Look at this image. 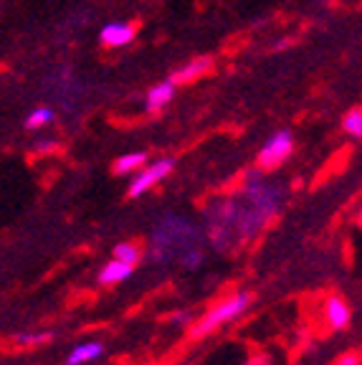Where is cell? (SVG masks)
<instances>
[{
    "label": "cell",
    "mask_w": 362,
    "mask_h": 365,
    "mask_svg": "<svg viewBox=\"0 0 362 365\" xmlns=\"http://www.w3.org/2000/svg\"><path fill=\"white\" fill-rule=\"evenodd\" d=\"M291 150H294V137H291V132H289V130L274 132L267 143H264V148L259 150L256 168H261L264 173H267V170H276L284 160L291 155Z\"/></svg>",
    "instance_id": "cell-3"
},
{
    "label": "cell",
    "mask_w": 362,
    "mask_h": 365,
    "mask_svg": "<svg viewBox=\"0 0 362 365\" xmlns=\"http://www.w3.org/2000/svg\"><path fill=\"white\" fill-rule=\"evenodd\" d=\"M200 244V231L192 226L187 218L177 216V213H167L160 218L155 226L152 236H150V251L148 257L155 264H170L185 254L187 249Z\"/></svg>",
    "instance_id": "cell-1"
},
{
    "label": "cell",
    "mask_w": 362,
    "mask_h": 365,
    "mask_svg": "<svg viewBox=\"0 0 362 365\" xmlns=\"http://www.w3.org/2000/svg\"><path fill=\"white\" fill-rule=\"evenodd\" d=\"M51 120H53V112H51V109H48V107H38L36 112L29 114V120H26V127H29V130H38V127L48 125Z\"/></svg>",
    "instance_id": "cell-15"
},
{
    "label": "cell",
    "mask_w": 362,
    "mask_h": 365,
    "mask_svg": "<svg viewBox=\"0 0 362 365\" xmlns=\"http://www.w3.org/2000/svg\"><path fill=\"white\" fill-rule=\"evenodd\" d=\"M172 97H175V84H172L170 79L160 81V84H155L152 89L148 91V109L150 112H160L165 104L172 102Z\"/></svg>",
    "instance_id": "cell-9"
},
{
    "label": "cell",
    "mask_w": 362,
    "mask_h": 365,
    "mask_svg": "<svg viewBox=\"0 0 362 365\" xmlns=\"http://www.w3.org/2000/svg\"><path fill=\"white\" fill-rule=\"evenodd\" d=\"M140 249H137L135 244H130V241H125V244H117L114 246V259H119V262H127L135 267L137 262H140Z\"/></svg>",
    "instance_id": "cell-14"
},
{
    "label": "cell",
    "mask_w": 362,
    "mask_h": 365,
    "mask_svg": "<svg viewBox=\"0 0 362 365\" xmlns=\"http://www.w3.org/2000/svg\"><path fill=\"white\" fill-rule=\"evenodd\" d=\"M145 165H148V155L145 153H127L114 163V173H117V175H125V173H135Z\"/></svg>",
    "instance_id": "cell-11"
},
{
    "label": "cell",
    "mask_w": 362,
    "mask_h": 365,
    "mask_svg": "<svg viewBox=\"0 0 362 365\" xmlns=\"http://www.w3.org/2000/svg\"><path fill=\"white\" fill-rule=\"evenodd\" d=\"M203 262H205V251L200 249V244L192 246V249H187L185 254L177 259V264H180L182 269H187V272H195V269H198Z\"/></svg>",
    "instance_id": "cell-12"
},
{
    "label": "cell",
    "mask_w": 362,
    "mask_h": 365,
    "mask_svg": "<svg viewBox=\"0 0 362 365\" xmlns=\"http://www.w3.org/2000/svg\"><path fill=\"white\" fill-rule=\"evenodd\" d=\"M104 355V345L102 342H81L76 345L71 353L66 355V365H86V363H94Z\"/></svg>",
    "instance_id": "cell-8"
},
{
    "label": "cell",
    "mask_w": 362,
    "mask_h": 365,
    "mask_svg": "<svg viewBox=\"0 0 362 365\" xmlns=\"http://www.w3.org/2000/svg\"><path fill=\"white\" fill-rule=\"evenodd\" d=\"M135 274V267L127 262H119V259H112L109 264H104L102 272H99V284H107V287H114V284H122L127 282Z\"/></svg>",
    "instance_id": "cell-7"
},
{
    "label": "cell",
    "mask_w": 362,
    "mask_h": 365,
    "mask_svg": "<svg viewBox=\"0 0 362 365\" xmlns=\"http://www.w3.org/2000/svg\"><path fill=\"white\" fill-rule=\"evenodd\" d=\"M251 302H254V297H251L249 292H236V294L221 299V302L215 304V307H210L208 312L192 325L190 337H205V335H210V332L221 330L223 325H228V322H233L236 317H241V314L251 307Z\"/></svg>",
    "instance_id": "cell-2"
},
{
    "label": "cell",
    "mask_w": 362,
    "mask_h": 365,
    "mask_svg": "<svg viewBox=\"0 0 362 365\" xmlns=\"http://www.w3.org/2000/svg\"><path fill=\"white\" fill-rule=\"evenodd\" d=\"M172 322H175V325H187V322H190V314H175Z\"/></svg>",
    "instance_id": "cell-18"
},
{
    "label": "cell",
    "mask_w": 362,
    "mask_h": 365,
    "mask_svg": "<svg viewBox=\"0 0 362 365\" xmlns=\"http://www.w3.org/2000/svg\"><path fill=\"white\" fill-rule=\"evenodd\" d=\"M172 168H175V160H170V158L155 160V163H150V165L140 168V173L135 175V180L130 182L127 195H130V198H140V195H145L148 190H152L160 180H165V178L170 175Z\"/></svg>",
    "instance_id": "cell-4"
},
{
    "label": "cell",
    "mask_w": 362,
    "mask_h": 365,
    "mask_svg": "<svg viewBox=\"0 0 362 365\" xmlns=\"http://www.w3.org/2000/svg\"><path fill=\"white\" fill-rule=\"evenodd\" d=\"M210 58L208 56H200V58H192L187 66H182V68H177L175 74L170 76V81L172 84H187V81H192V79H198V76H203L205 71L210 68Z\"/></svg>",
    "instance_id": "cell-10"
},
{
    "label": "cell",
    "mask_w": 362,
    "mask_h": 365,
    "mask_svg": "<svg viewBox=\"0 0 362 365\" xmlns=\"http://www.w3.org/2000/svg\"><path fill=\"white\" fill-rule=\"evenodd\" d=\"M13 340L18 342V345H23V348H33V345H43V342L51 340V335L48 332H21V335H16Z\"/></svg>",
    "instance_id": "cell-16"
},
{
    "label": "cell",
    "mask_w": 362,
    "mask_h": 365,
    "mask_svg": "<svg viewBox=\"0 0 362 365\" xmlns=\"http://www.w3.org/2000/svg\"><path fill=\"white\" fill-rule=\"evenodd\" d=\"M99 38H102L104 46H127L132 38H135V26L132 23H109V26H104L102 34H99Z\"/></svg>",
    "instance_id": "cell-6"
},
{
    "label": "cell",
    "mask_w": 362,
    "mask_h": 365,
    "mask_svg": "<svg viewBox=\"0 0 362 365\" xmlns=\"http://www.w3.org/2000/svg\"><path fill=\"white\" fill-rule=\"evenodd\" d=\"M342 127H345L347 135L362 140V109L360 107L350 109V112L345 114V120H342Z\"/></svg>",
    "instance_id": "cell-13"
},
{
    "label": "cell",
    "mask_w": 362,
    "mask_h": 365,
    "mask_svg": "<svg viewBox=\"0 0 362 365\" xmlns=\"http://www.w3.org/2000/svg\"><path fill=\"white\" fill-rule=\"evenodd\" d=\"M340 365H360V358H357V355H345V358L340 360Z\"/></svg>",
    "instance_id": "cell-17"
},
{
    "label": "cell",
    "mask_w": 362,
    "mask_h": 365,
    "mask_svg": "<svg viewBox=\"0 0 362 365\" xmlns=\"http://www.w3.org/2000/svg\"><path fill=\"white\" fill-rule=\"evenodd\" d=\"M322 309H324V319H327V325L332 327V330H345V327L350 325L352 312L342 297H337V294L327 297V302H324Z\"/></svg>",
    "instance_id": "cell-5"
}]
</instances>
